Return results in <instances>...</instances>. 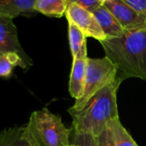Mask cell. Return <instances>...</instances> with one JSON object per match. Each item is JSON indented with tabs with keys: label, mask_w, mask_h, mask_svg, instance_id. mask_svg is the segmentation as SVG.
Here are the masks:
<instances>
[{
	"label": "cell",
	"mask_w": 146,
	"mask_h": 146,
	"mask_svg": "<svg viewBox=\"0 0 146 146\" xmlns=\"http://www.w3.org/2000/svg\"><path fill=\"white\" fill-rule=\"evenodd\" d=\"M116 72L115 65L108 57L105 56L100 58H89L83 93L81 96L76 100L73 107L68 110L69 113L78 112L94 95L113 82L116 79Z\"/></svg>",
	"instance_id": "obj_4"
},
{
	"label": "cell",
	"mask_w": 146,
	"mask_h": 146,
	"mask_svg": "<svg viewBox=\"0 0 146 146\" xmlns=\"http://www.w3.org/2000/svg\"><path fill=\"white\" fill-rule=\"evenodd\" d=\"M87 45H83L78 55L73 58L72 68L69 81V92L71 97L78 99L84 90L88 66Z\"/></svg>",
	"instance_id": "obj_8"
},
{
	"label": "cell",
	"mask_w": 146,
	"mask_h": 146,
	"mask_svg": "<svg viewBox=\"0 0 146 146\" xmlns=\"http://www.w3.org/2000/svg\"><path fill=\"white\" fill-rule=\"evenodd\" d=\"M68 35H69V42L72 58H74L78 52L80 51L83 45L86 42V36L84 33L78 29L72 22L68 21Z\"/></svg>",
	"instance_id": "obj_15"
},
{
	"label": "cell",
	"mask_w": 146,
	"mask_h": 146,
	"mask_svg": "<svg viewBox=\"0 0 146 146\" xmlns=\"http://www.w3.org/2000/svg\"><path fill=\"white\" fill-rule=\"evenodd\" d=\"M0 146H38V143L25 125L0 132Z\"/></svg>",
	"instance_id": "obj_9"
},
{
	"label": "cell",
	"mask_w": 146,
	"mask_h": 146,
	"mask_svg": "<svg viewBox=\"0 0 146 146\" xmlns=\"http://www.w3.org/2000/svg\"><path fill=\"white\" fill-rule=\"evenodd\" d=\"M73 143L79 146H99L97 138L90 134H77L75 133Z\"/></svg>",
	"instance_id": "obj_16"
},
{
	"label": "cell",
	"mask_w": 146,
	"mask_h": 146,
	"mask_svg": "<svg viewBox=\"0 0 146 146\" xmlns=\"http://www.w3.org/2000/svg\"><path fill=\"white\" fill-rule=\"evenodd\" d=\"M17 66L21 67L24 70L29 68L23 58L16 52L0 53V78L5 79L11 78Z\"/></svg>",
	"instance_id": "obj_13"
},
{
	"label": "cell",
	"mask_w": 146,
	"mask_h": 146,
	"mask_svg": "<svg viewBox=\"0 0 146 146\" xmlns=\"http://www.w3.org/2000/svg\"><path fill=\"white\" fill-rule=\"evenodd\" d=\"M106 131L111 146H138L122 125L119 118L110 120Z\"/></svg>",
	"instance_id": "obj_12"
},
{
	"label": "cell",
	"mask_w": 146,
	"mask_h": 146,
	"mask_svg": "<svg viewBox=\"0 0 146 146\" xmlns=\"http://www.w3.org/2000/svg\"><path fill=\"white\" fill-rule=\"evenodd\" d=\"M38 146H40L39 144H38ZM68 146H79V145H78V144H75V143H70V145H68Z\"/></svg>",
	"instance_id": "obj_20"
},
{
	"label": "cell",
	"mask_w": 146,
	"mask_h": 146,
	"mask_svg": "<svg viewBox=\"0 0 146 146\" xmlns=\"http://www.w3.org/2000/svg\"><path fill=\"white\" fill-rule=\"evenodd\" d=\"M137 12L146 17V0H124Z\"/></svg>",
	"instance_id": "obj_18"
},
{
	"label": "cell",
	"mask_w": 146,
	"mask_h": 146,
	"mask_svg": "<svg viewBox=\"0 0 146 146\" xmlns=\"http://www.w3.org/2000/svg\"><path fill=\"white\" fill-rule=\"evenodd\" d=\"M100 1L102 3V4H104L105 2H107V1H109V0H100Z\"/></svg>",
	"instance_id": "obj_21"
},
{
	"label": "cell",
	"mask_w": 146,
	"mask_h": 146,
	"mask_svg": "<svg viewBox=\"0 0 146 146\" xmlns=\"http://www.w3.org/2000/svg\"><path fill=\"white\" fill-rule=\"evenodd\" d=\"M68 8V0H36L35 11L50 17H61Z\"/></svg>",
	"instance_id": "obj_14"
},
{
	"label": "cell",
	"mask_w": 146,
	"mask_h": 146,
	"mask_svg": "<svg viewBox=\"0 0 146 146\" xmlns=\"http://www.w3.org/2000/svg\"><path fill=\"white\" fill-rule=\"evenodd\" d=\"M40 146L70 145V129L65 127L59 115L46 108L32 113L26 124Z\"/></svg>",
	"instance_id": "obj_3"
},
{
	"label": "cell",
	"mask_w": 146,
	"mask_h": 146,
	"mask_svg": "<svg viewBox=\"0 0 146 146\" xmlns=\"http://www.w3.org/2000/svg\"><path fill=\"white\" fill-rule=\"evenodd\" d=\"M65 16L67 20L77 25L86 37H92L100 42L107 39V36L102 30L94 14L78 5H68Z\"/></svg>",
	"instance_id": "obj_5"
},
{
	"label": "cell",
	"mask_w": 146,
	"mask_h": 146,
	"mask_svg": "<svg viewBox=\"0 0 146 146\" xmlns=\"http://www.w3.org/2000/svg\"><path fill=\"white\" fill-rule=\"evenodd\" d=\"M120 84L115 79L94 95L82 109L70 113L75 133L97 137L107 130L110 120L119 118L117 91Z\"/></svg>",
	"instance_id": "obj_2"
},
{
	"label": "cell",
	"mask_w": 146,
	"mask_h": 146,
	"mask_svg": "<svg viewBox=\"0 0 146 146\" xmlns=\"http://www.w3.org/2000/svg\"><path fill=\"white\" fill-rule=\"evenodd\" d=\"M36 0H0V15L11 17L34 16Z\"/></svg>",
	"instance_id": "obj_10"
},
{
	"label": "cell",
	"mask_w": 146,
	"mask_h": 146,
	"mask_svg": "<svg viewBox=\"0 0 146 146\" xmlns=\"http://www.w3.org/2000/svg\"><path fill=\"white\" fill-rule=\"evenodd\" d=\"M70 4H77L91 13L103 5L100 0H68V5Z\"/></svg>",
	"instance_id": "obj_17"
},
{
	"label": "cell",
	"mask_w": 146,
	"mask_h": 146,
	"mask_svg": "<svg viewBox=\"0 0 146 146\" xmlns=\"http://www.w3.org/2000/svg\"><path fill=\"white\" fill-rule=\"evenodd\" d=\"M6 52H16L23 58L29 68L33 65V60L20 44L18 31L13 19L0 15V53Z\"/></svg>",
	"instance_id": "obj_7"
},
{
	"label": "cell",
	"mask_w": 146,
	"mask_h": 146,
	"mask_svg": "<svg viewBox=\"0 0 146 146\" xmlns=\"http://www.w3.org/2000/svg\"><path fill=\"white\" fill-rule=\"evenodd\" d=\"M103 5L115 17L124 30L146 29V17L137 12L124 0H109Z\"/></svg>",
	"instance_id": "obj_6"
},
{
	"label": "cell",
	"mask_w": 146,
	"mask_h": 146,
	"mask_svg": "<svg viewBox=\"0 0 146 146\" xmlns=\"http://www.w3.org/2000/svg\"><path fill=\"white\" fill-rule=\"evenodd\" d=\"M97 141H98V144L99 146H111L108 137V134H107V131H103L99 137H96Z\"/></svg>",
	"instance_id": "obj_19"
},
{
	"label": "cell",
	"mask_w": 146,
	"mask_h": 146,
	"mask_svg": "<svg viewBox=\"0 0 146 146\" xmlns=\"http://www.w3.org/2000/svg\"><path fill=\"white\" fill-rule=\"evenodd\" d=\"M93 14L107 38H116L123 35L124 29L104 5L97 8Z\"/></svg>",
	"instance_id": "obj_11"
},
{
	"label": "cell",
	"mask_w": 146,
	"mask_h": 146,
	"mask_svg": "<svg viewBox=\"0 0 146 146\" xmlns=\"http://www.w3.org/2000/svg\"><path fill=\"white\" fill-rule=\"evenodd\" d=\"M106 57L116 67V79L130 78L146 80V29L125 30L116 38L101 41Z\"/></svg>",
	"instance_id": "obj_1"
}]
</instances>
